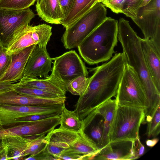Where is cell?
I'll use <instances>...</instances> for the list:
<instances>
[{
    "mask_svg": "<svg viewBox=\"0 0 160 160\" xmlns=\"http://www.w3.org/2000/svg\"><path fill=\"white\" fill-rule=\"evenodd\" d=\"M126 64L123 53L119 52L95 68L86 90L75 105L74 111L80 120L83 121L100 105L116 96Z\"/></svg>",
    "mask_w": 160,
    "mask_h": 160,
    "instance_id": "1",
    "label": "cell"
},
{
    "mask_svg": "<svg viewBox=\"0 0 160 160\" xmlns=\"http://www.w3.org/2000/svg\"><path fill=\"white\" fill-rule=\"evenodd\" d=\"M118 39L123 50L126 63L134 70L143 89L148 107L145 112L146 120H151L160 105V92L156 88L150 75L142 49L140 37L123 18L118 22Z\"/></svg>",
    "mask_w": 160,
    "mask_h": 160,
    "instance_id": "2",
    "label": "cell"
},
{
    "mask_svg": "<svg viewBox=\"0 0 160 160\" xmlns=\"http://www.w3.org/2000/svg\"><path fill=\"white\" fill-rule=\"evenodd\" d=\"M118 21L107 17L78 46L79 54L88 64L108 61L118 42Z\"/></svg>",
    "mask_w": 160,
    "mask_h": 160,
    "instance_id": "3",
    "label": "cell"
},
{
    "mask_svg": "<svg viewBox=\"0 0 160 160\" xmlns=\"http://www.w3.org/2000/svg\"><path fill=\"white\" fill-rule=\"evenodd\" d=\"M48 142L63 148L62 153L82 157L84 160H93L100 150L84 130L74 131L55 128L46 136Z\"/></svg>",
    "mask_w": 160,
    "mask_h": 160,
    "instance_id": "4",
    "label": "cell"
},
{
    "mask_svg": "<svg viewBox=\"0 0 160 160\" xmlns=\"http://www.w3.org/2000/svg\"><path fill=\"white\" fill-rule=\"evenodd\" d=\"M107 9L101 2L97 3L88 12L69 27L61 38L67 49L77 47L82 41L106 19Z\"/></svg>",
    "mask_w": 160,
    "mask_h": 160,
    "instance_id": "5",
    "label": "cell"
},
{
    "mask_svg": "<svg viewBox=\"0 0 160 160\" xmlns=\"http://www.w3.org/2000/svg\"><path fill=\"white\" fill-rule=\"evenodd\" d=\"M145 123L144 110L117 105L109 133V142L130 140L139 137L141 125Z\"/></svg>",
    "mask_w": 160,
    "mask_h": 160,
    "instance_id": "6",
    "label": "cell"
},
{
    "mask_svg": "<svg viewBox=\"0 0 160 160\" xmlns=\"http://www.w3.org/2000/svg\"><path fill=\"white\" fill-rule=\"evenodd\" d=\"M117 105L140 108L145 112L148 103L138 78L133 69L126 63L116 95Z\"/></svg>",
    "mask_w": 160,
    "mask_h": 160,
    "instance_id": "7",
    "label": "cell"
},
{
    "mask_svg": "<svg viewBox=\"0 0 160 160\" xmlns=\"http://www.w3.org/2000/svg\"><path fill=\"white\" fill-rule=\"evenodd\" d=\"M35 16L29 8L21 10L0 8V45L8 48L18 33L29 25Z\"/></svg>",
    "mask_w": 160,
    "mask_h": 160,
    "instance_id": "8",
    "label": "cell"
},
{
    "mask_svg": "<svg viewBox=\"0 0 160 160\" xmlns=\"http://www.w3.org/2000/svg\"><path fill=\"white\" fill-rule=\"evenodd\" d=\"M52 59L54 62L51 72L66 88L69 83L76 78L88 76L87 67L75 50L66 52Z\"/></svg>",
    "mask_w": 160,
    "mask_h": 160,
    "instance_id": "9",
    "label": "cell"
},
{
    "mask_svg": "<svg viewBox=\"0 0 160 160\" xmlns=\"http://www.w3.org/2000/svg\"><path fill=\"white\" fill-rule=\"evenodd\" d=\"M52 27L46 24L34 26L29 25L19 31L7 49L6 53L11 55L25 48L36 44L47 47L52 35Z\"/></svg>",
    "mask_w": 160,
    "mask_h": 160,
    "instance_id": "10",
    "label": "cell"
},
{
    "mask_svg": "<svg viewBox=\"0 0 160 160\" xmlns=\"http://www.w3.org/2000/svg\"><path fill=\"white\" fill-rule=\"evenodd\" d=\"M62 105H0V125L12 126L18 118L37 114L60 113Z\"/></svg>",
    "mask_w": 160,
    "mask_h": 160,
    "instance_id": "11",
    "label": "cell"
},
{
    "mask_svg": "<svg viewBox=\"0 0 160 160\" xmlns=\"http://www.w3.org/2000/svg\"><path fill=\"white\" fill-rule=\"evenodd\" d=\"M132 20L141 29L144 38H152L160 32V0H151L139 8L136 17Z\"/></svg>",
    "mask_w": 160,
    "mask_h": 160,
    "instance_id": "12",
    "label": "cell"
},
{
    "mask_svg": "<svg viewBox=\"0 0 160 160\" xmlns=\"http://www.w3.org/2000/svg\"><path fill=\"white\" fill-rule=\"evenodd\" d=\"M47 47H41L36 44L28 59L23 77L33 78H48L52 70V58L48 53Z\"/></svg>",
    "mask_w": 160,
    "mask_h": 160,
    "instance_id": "13",
    "label": "cell"
},
{
    "mask_svg": "<svg viewBox=\"0 0 160 160\" xmlns=\"http://www.w3.org/2000/svg\"><path fill=\"white\" fill-rule=\"evenodd\" d=\"M62 103L60 97L44 98L27 96L18 93L12 88L0 91V105L49 106Z\"/></svg>",
    "mask_w": 160,
    "mask_h": 160,
    "instance_id": "14",
    "label": "cell"
},
{
    "mask_svg": "<svg viewBox=\"0 0 160 160\" xmlns=\"http://www.w3.org/2000/svg\"><path fill=\"white\" fill-rule=\"evenodd\" d=\"M36 44L27 47L10 55L11 63L0 78V82L13 83L21 79L28 59Z\"/></svg>",
    "mask_w": 160,
    "mask_h": 160,
    "instance_id": "15",
    "label": "cell"
},
{
    "mask_svg": "<svg viewBox=\"0 0 160 160\" xmlns=\"http://www.w3.org/2000/svg\"><path fill=\"white\" fill-rule=\"evenodd\" d=\"M133 142L130 140L109 142L99 150L93 160L134 159Z\"/></svg>",
    "mask_w": 160,
    "mask_h": 160,
    "instance_id": "16",
    "label": "cell"
},
{
    "mask_svg": "<svg viewBox=\"0 0 160 160\" xmlns=\"http://www.w3.org/2000/svg\"><path fill=\"white\" fill-rule=\"evenodd\" d=\"M140 40L150 75L156 88L160 92V51L150 39L140 38Z\"/></svg>",
    "mask_w": 160,
    "mask_h": 160,
    "instance_id": "17",
    "label": "cell"
},
{
    "mask_svg": "<svg viewBox=\"0 0 160 160\" xmlns=\"http://www.w3.org/2000/svg\"><path fill=\"white\" fill-rule=\"evenodd\" d=\"M14 84L36 88L62 96H65L67 91L66 87L52 72L48 77L44 79L23 77L18 82Z\"/></svg>",
    "mask_w": 160,
    "mask_h": 160,
    "instance_id": "18",
    "label": "cell"
},
{
    "mask_svg": "<svg viewBox=\"0 0 160 160\" xmlns=\"http://www.w3.org/2000/svg\"><path fill=\"white\" fill-rule=\"evenodd\" d=\"M36 1V11L39 18L48 23L61 24L63 16L58 0Z\"/></svg>",
    "mask_w": 160,
    "mask_h": 160,
    "instance_id": "19",
    "label": "cell"
},
{
    "mask_svg": "<svg viewBox=\"0 0 160 160\" xmlns=\"http://www.w3.org/2000/svg\"><path fill=\"white\" fill-rule=\"evenodd\" d=\"M84 129L88 128V135L95 142L100 150L106 144L103 139L104 123L103 117L95 111L83 121Z\"/></svg>",
    "mask_w": 160,
    "mask_h": 160,
    "instance_id": "20",
    "label": "cell"
},
{
    "mask_svg": "<svg viewBox=\"0 0 160 160\" xmlns=\"http://www.w3.org/2000/svg\"><path fill=\"white\" fill-rule=\"evenodd\" d=\"M101 0H74L67 15L61 20V24L66 28L88 12Z\"/></svg>",
    "mask_w": 160,
    "mask_h": 160,
    "instance_id": "21",
    "label": "cell"
},
{
    "mask_svg": "<svg viewBox=\"0 0 160 160\" xmlns=\"http://www.w3.org/2000/svg\"><path fill=\"white\" fill-rule=\"evenodd\" d=\"M32 137L12 136L5 138L8 148V160H22L28 143Z\"/></svg>",
    "mask_w": 160,
    "mask_h": 160,
    "instance_id": "22",
    "label": "cell"
},
{
    "mask_svg": "<svg viewBox=\"0 0 160 160\" xmlns=\"http://www.w3.org/2000/svg\"><path fill=\"white\" fill-rule=\"evenodd\" d=\"M117 107L116 99H110L98 107L95 111L104 120L103 140L106 145L109 143V133Z\"/></svg>",
    "mask_w": 160,
    "mask_h": 160,
    "instance_id": "23",
    "label": "cell"
},
{
    "mask_svg": "<svg viewBox=\"0 0 160 160\" xmlns=\"http://www.w3.org/2000/svg\"><path fill=\"white\" fill-rule=\"evenodd\" d=\"M60 115L59 128L74 131L84 130L83 121L78 118L74 111L68 109L65 104L62 106Z\"/></svg>",
    "mask_w": 160,
    "mask_h": 160,
    "instance_id": "24",
    "label": "cell"
},
{
    "mask_svg": "<svg viewBox=\"0 0 160 160\" xmlns=\"http://www.w3.org/2000/svg\"><path fill=\"white\" fill-rule=\"evenodd\" d=\"M12 88L19 93L30 96L44 98H53L64 96L36 88L16 85L14 84Z\"/></svg>",
    "mask_w": 160,
    "mask_h": 160,
    "instance_id": "25",
    "label": "cell"
},
{
    "mask_svg": "<svg viewBox=\"0 0 160 160\" xmlns=\"http://www.w3.org/2000/svg\"><path fill=\"white\" fill-rule=\"evenodd\" d=\"M89 77H78L70 82L66 87L67 91L73 95L80 96L85 92L88 85Z\"/></svg>",
    "mask_w": 160,
    "mask_h": 160,
    "instance_id": "26",
    "label": "cell"
},
{
    "mask_svg": "<svg viewBox=\"0 0 160 160\" xmlns=\"http://www.w3.org/2000/svg\"><path fill=\"white\" fill-rule=\"evenodd\" d=\"M47 143L45 135L32 138L26 150L25 157L28 155L34 156L42 152Z\"/></svg>",
    "mask_w": 160,
    "mask_h": 160,
    "instance_id": "27",
    "label": "cell"
},
{
    "mask_svg": "<svg viewBox=\"0 0 160 160\" xmlns=\"http://www.w3.org/2000/svg\"><path fill=\"white\" fill-rule=\"evenodd\" d=\"M36 0H0V8L21 10L29 8Z\"/></svg>",
    "mask_w": 160,
    "mask_h": 160,
    "instance_id": "28",
    "label": "cell"
},
{
    "mask_svg": "<svg viewBox=\"0 0 160 160\" xmlns=\"http://www.w3.org/2000/svg\"><path fill=\"white\" fill-rule=\"evenodd\" d=\"M160 105L159 106L151 121L148 122L145 135L148 138L157 136L160 132Z\"/></svg>",
    "mask_w": 160,
    "mask_h": 160,
    "instance_id": "29",
    "label": "cell"
},
{
    "mask_svg": "<svg viewBox=\"0 0 160 160\" xmlns=\"http://www.w3.org/2000/svg\"><path fill=\"white\" fill-rule=\"evenodd\" d=\"M141 1L142 0H125L122 7V13L132 20L135 19Z\"/></svg>",
    "mask_w": 160,
    "mask_h": 160,
    "instance_id": "30",
    "label": "cell"
},
{
    "mask_svg": "<svg viewBox=\"0 0 160 160\" xmlns=\"http://www.w3.org/2000/svg\"><path fill=\"white\" fill-rule=\"evenodd\" d=\"M7 49L0 45V78L4 74L11 62V56L6 53Z\"/></svg>",
    "mask_w": 160,
    "mask_h": 160,
    "instance_id": "31",
    "label": "cell"
},
{
    "mask_svg": "<svg viewBox=\"0 0 160 160\" xmlns=\"http://www.w3.org/2000/svg\"><path fill=\"white\" fill-rule=\"evenodd\" d=\"M125 0H102L100 2L104 6L110 9L113 12L122 13V7Z\"/></svg>",
    "mask_w": 160,
    "mask_h": 160,
    "instance_id": "32",
    "label": "cell"
},
{
    "mask_svg": "<svg viewBox=\"0 0 160 160\" xmlns=\"http://www.w3.org/2000/svg\"><path fill=\"white\" fill-rule=\"evenodd\" d=\"M60 114L58 113H53L37 114L28 116L16 119L15 120V125L19 123L39 120Z\"/></svg>",
    "mask_w": 160,
    "mask_h": 160,
    "instance_id": "33",
    "label": "cell"
},
{
    "mask_svg": "<svg viewBox=\"0 0 160 160\" xmlns=\"http://www.w3.org/2000/svg\"><path fill=\"white\" fill-rule=\"evenodd\" d=\"M64 150L62 148L48 142L43 151L54 157L56 160H59V157Z\"/></svg>",
    "mask_w": 160,
    "mask_h": 160,
    "instance_id": "34",
    "label": "cell"
},
{
    "mask_svg": "<svg viewBox=\"0 0 160 160\" xmlns=\"http://www.w3.org/2000/svg\"><path fill=\"white\" fill-rule=\"evenodd\" d=\"M132 152L134 159L138 158L144 153V146L141 143L139 137L133 141Z\"/></svg>",
    "mask_w": 160,
    "mask_h": 160,
    "instance_id": "35",
    "label": "cell"
},
{
    "mask_svg": "<svg viewBox=\"0 0 160 160\" xmlns=\"http://www.w3.org/2000/svg\"><path fill=\"white\" fill-rule=\"evenodd\" d=\"M58 0L63 14V18L68 13L74 0Z\"/></svg>",
    "mask_w": 160,
    "mask_h": 160,
    "instance_id": "36",
    "label": "cell"
},
{
    "mask_svg": "<svg viewBox=\"0 0 160 160\" xmlns=\"http://www.w3.org/2000/svg\"><path fill=\"white\" fill-rule=\"evenodd\" d=\"M24 160H56L53 156L43 151L33 156H29L28 157L25 158Z\"/></svg>",
    "mask_w": 160,
    "mask_h": 160,
    "instance_id": "37",
    "label": "cell"
},
{
    "mask_svg": "<svg viewBox=\"0 0 160 160\" xmlns=\"http://www.w3.org/2000/svg\"><path fill=\"white\" fill-rule=\"evenodd\" d=\"M59 159L63 160H84L80 156L72 154L62 153L59 157Z\"/></svg>",
    "mask_w": 160,
    "mask_h": 160,
    "instance_id": "38",
    "label": "cell"
},
{
    "mask_svg": "<svg viewBox=\"0 0 160 160\" xmlns=\"http://www.w3.org/2000/svg\"><path fill=\"white\" fill-rule=\"evenodd\" d=\"M13 85V82H0V91L12 88Z\"/></svg>",
    "mask_w": 160,
    "mask_h": 160,
    "instance_id": "39",
    "label": "cell"
},
{
    "mask_svg": "<svg viewBox=\"0 0 160 160\" xmlns=\"http://www.w3.org/2000/svg\"><path fill=\"white\" fill-rule=\"evenodd\" d=\"M158 140V139L157 138H154L152 139H148L146 141V144L148 146L152 147L156 144Z\"/></svg>",
    "mask_w": 160,
    "mask_h": 160,
    "instance_id": "40",
    "label": "cell"
},
{
    "mask_svg": "<svg viewBox=\"0 0 160 160\" xmlns=\"http://www.w3.org/2000/svg\"><path fill=\"white\" fill-rule=\"evenodd\" d=\"M151 0H142L139 8L143 6L148 4Z\"/></svg>",
    "mask_w": 160,
    "mask_h": 160,
    "instance_id": "41",
    "label": "cell"
},
{
    "mask_svg": "<svg viewBox=\"0 0 160 160\" xmlns=\"http://www.w3.org/2000/svg\"><path fill=\"white\" fill-rule=\"evenodd\" d=\"M102 0H101L100 2H101V1H102Z\"/></svg>",
    "mask_w": 160,
    "mask_h": 160,
    "instance_id": "42",
    "label": "cell"
}]
</instances>
